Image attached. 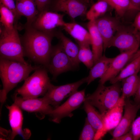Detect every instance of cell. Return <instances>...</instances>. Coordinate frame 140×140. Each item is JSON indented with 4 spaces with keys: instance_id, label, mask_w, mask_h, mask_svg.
<instances>
[{
    "instance_id": "cell-1",
    "label": "cell",
    "mask_w": 140,
    "mask_h": 140,
    "mask_svg": "<svg viewBox=\"0 0 140 140\" xmlns=\"http://www.w3.org/2000/svg\"><path fill=\"white\" fill-rule=\"evenodd\" d=\"M25 31L20 37L24 56L46 68L52 46L51 43L55 34L37 30L31 25L23 26Z\"/></svg>"
},
{
    "instance_id": "cell-2",
    "label": "cell",
    "mask_w": 140,
    "mask_h": 140,
    "mask_svg": "<svg viewBox=\"0 0 140 140\" xmlns=\"http://www.w3.org/2000/svg\"><path fill=\"white\" fill-rule=\"evenodd\" d=\"M41 65L32 66L0 57V77L3 89L0 91V102L3 103L8 93L19 82L25 80L30 73Z\"/></svg>"
},
{
    "instance_id": "cell-3",
    "label": "cell",
    "mask_w": 140,
    "mask_h": 140,
    "mask_svg": "<svg viewBox=\"0 0 140 140\" xmlns=\"http://www.w3.org/2000/svg\"><path fill=\"white\" fill-rule=\"evenodd\" d=\"M17 23L12 30H6L1 25L0 57L8 60L29 64L24 57L23 50L18 32Z\"/></svg>"
},
{
    "instance_id": "cell-4",
    "label": "cell",
    "mask_w": 140,
    "mask_h": 140,
    "mask_svg": "<svg viewBox=\"0 0 140 140\" xmlns=\"http://www.w3.org/2000/svg\"><path fill=\"white\" fill-rule=\"evenodd\" d=\"M48 70L41 66L25 80L22 86L15 93L25 99L38 98L45 95L51 83Z\"/></svg>"
},
{
    "instance_id": "cell-5",
    "label": "cell",
    "mask_w": 140,
    "mask_h": 140,
    "mask_svg": "<svg viewBox=\"0 0 140 140\" xmlns=\"http://www.w3.org/2000/svg\"><path fill=\"white\" fill-rule=\"evenodd\" d=\"M119 82L108 86L99 83L95 91L88 95L85 100L97 108L103 115L112 108L118 102L122 91Z\"/></svg>"
},
{
    "instance_id": "cell-6",
    "label": "cell",
    "mask_w": 140,
    "mask_h": 140,
    "mask_svg": "<svg viewBox=\"0 0 140 140\" xmlns=\"http://www.w3.org/2000/svg\"><path fill=\"white\" fill-rule=\"evenodd\" d=\"M140 45V33L133 27L122 24L109 43L107 48L111 46L118 48L121 53L138 50Z\"/></svg>"
},
{
    "instance_id": "cell-7",
    "label": "cell",
    "mask_w": 140,
    "mask_h": 140,
    "mask_svg": "<svg viewBox=\"0 0 140 140\" xmlns=\"http://www.w3.org/2000/svg\"><path fill=\"white\" fill-rule=\"evenodd\" d=\"M86 82V77L76 82L67 84L54 86L51 83L43 98L54 108L59 106L66 98L76 91L79 87Z\"/></svg>"
},
{
    "instance_id": "cell-8",
    "label": "cell",
    "mask_w": 140,
    "mask_h": 140,
    "mask_svg": "<svg viewBox=\"0 0 140 140\" xmlns=\"http://www.w3.org/2000/svg\"><path fill=\"white\" fill-rule=\"evenodd\" d=\"M64 17L63 14L58 12L49 10H44L39 12L31 26L40 31L55 35L58 31L56 30L57 28L63 27L65 23Z\"/></svg>"
},
{
    "instance_id": "cell-9",
    "label": "cell",
    "mask_w": 140,
    "mask_h": 140,
    "mask_svg": "<svg viewBox=\"0 0 140 140\" xmlns=\"http://www.w3.org/2000/svg\"><path fill=\"white\" fill-rule=\"evenodd\" d=\"M55 79L61 74L74 69L70 59L60 42L52 46L50 59L47 68Z\"/></svg>"
},
{
    "instance_id": "cell-10",
    "label": "cell",
    "mask_w": 140,
    "mask_h": 140,
    "mask_svg": "<svg viewBox=\"0 0 140 140\" xmlns=\"http://www.w3.org/2000/svg\"><path fill=\"white\" fill-rule=\"evenodd\" d=\"M85 97V89L75 91L63 104L54 108L51 111L48 115L51 117V121L59 123L63 118L72 117L73 115L72 112L84 102Z\"/></svg>"
},
{
    "instance_id": "cell-11",
    "label": "cell",
    "mask_w": 140,
    "mask_h": 140,
    "mask_svg": "<svg viewBox=\"0 0 140 140\" xmlns=\"http://www.w3.org/2000/svg\"><path fill=\"white\" fill-rule=\"evenodd\" d=\"M17 95V93H15L13 96L14 103L22 110L29 113H35L40 119L44 118L46 115H49L54 109L43 97L25 99Z\"/></svg>"
},
{
    "instance_id": "cell-12",
    "label": "cell",
    "mask_w": 140,
    "mask_h": 140,
    "mask_svg": "<svg viewBox=\"0 0 140 140\" xmlns=\"http://www.w3.org/2000/svg\"><path fill=\"white\" fill-rule=\"evenodd\" d=\"M88 4L84 0H54L49 10L63 12L74 19L86 15Z\"/></svg>"
},
{
    "instance_id": "cell-13",
    "label": "cell",
    "mask_w": 140,
    "mask_h": 140,
    "mask_svg": "<svg viewBox=\"0 0 140 140\" xmlns=\"http://www.w3.org/2000/svg\"><path fill=\"white\" fill-rule=\"evenodd\" d=\"M140 108L139 106L131 103L130 97L125 99L124 114L119 124L111 133L113 137L112 139L124 135L130 130L132 124Z\"/></svg>"
},
{
    "instance_id": "cell-14",
    "label": "cell",
    "mask_w": 140,
    "mask_h": 140,
    "mask_svg": "<svg viewBox=\"0 0 140 140\" xmlns=\"http://www.w3.org/2000/svg\"><path fill=\"white\" fill-rule=\"evenodd\" d=\"M9 111V119L11 131L9 139L13 140L18 135H20L24 139H28L31 132L28 129H23V116L22 109L14 103L11 106H6Z\"/></svg>"
},
{
    "instance_id": "cell-15",
    "label": "cell",
    "mask_w": 140,
    "mask_h": 140,
    "mask_svg": "<svg viewBox=\"0 0 140 140\" xmlns=\"http://www.w3.org/2000/svg\"><path fill=\"white\" fill-rule=\"evenodd\" d=\"M96 24L103 39V51L122 25L118 18L104 16L95 20Z\"/></svg>"
},
{
    "instance_id": "cell-16",
    "label": "cell",
    "mask_w": 140,
    "mask_h": 140,
    "mask_svg": "<svg viewBox=\"0 0 140 140\" xmlns=\"http://www.w3.org/2000/svg\"><path fill=\"white\" fill-rule=\"evenodd\" d=\"M138 50H134L121 53L113 58L106 73L101 78L99 83L104 84L107 81L115 77L130 61L134 54Z\"/></svg>"
},
{
    "instance_id": "cell-17",
    "label": "cell",
    "mask_w": 140,
    "mask_h": 140,
    "mask_svg": "<svg viewBox=\"0 0 140 140\" xmlns=\"http://www.w3.org/2000/svg\"><path fill=\"white\" fill-rule=\"evenodd\" d=\"M125 97L122 95L117 103L103 115L104 135L109 131L114 129L120 122L122 117Z\"/></svg>"
},
{
    "instance_id": "cell-18",
    "label": "cell",
    "mask_w": 140,
    "mask_h": 140,
    "mask_svg": "<svg viewBox=\"0 0 140 140\" xmlns=\"http://www.w3.org/2000/svg\"><path fill=\"white\" fill-rule=\"evenodd\" d=\"M83 103V108L87 115V119L96 132L94 140L101 139L104 136L103 116L88 101L85 100Z\"/></svg>"
},
{
    "instance_id": "cell-19",
    "label": "cell",
    "mask_w": 140,
    "mask_h": 140,
    "mask_svg": "<svg viewBox=\"0 0 140 140\" xmlns=\"http://www.w3.org/2000/svg\"><path fill=\"white\" fill-rule=\"evenodd\" d=\"M16 11L19 19L22 16H25L27 22L24 24L31 25L39 12L35 0H15Z\"/></svg>"
},
{
    "instance_id": "cell-20",
    "label": "cell",
    "mask_w": 140,
    "mask_h": 140,
    "mask_svg": "<svg viewBox=\"0 0 140 140\" xmlns=\"http://www.w3.org/2000/svg\"><path fill=\"white\" fill-rule=\"evenodd\" d=\"M87 27L91 36V45L94 64L102 55L103 51V42L96 27L95 20L89 21L87 24Z\"/></svg>"
},
{
    "instance_id": "cell-21",
    "label": "cell",
    "mask_w": 140,
    "mask_h": 140,
    "mask_svg": "<svg viewBox=\"0 0 140 140\" xmlns=\"http://www.w3.org/2000/svg\"><path fill=\"white\" fill-rule=\"evenodd\" d=\"M62 27L78 43L91 45V37L89 31L80 25L75 22H65Z\"/></svg>"
},
{
    "instance_id": "cell-22",
    "label": "cell",
    "mask_w": 140,
    "mask_h": 140,
    "mask_svg": "<svg viewBox=\"0 0 140 140\" xmlns=\"http://www.w3.org/2000/svg\"><path fill=\"white\" fill-rule=\"evenodd\" d=\"M55 37L59 39L65 52L71 60L74 68H78L80 62L78 58V45L74 43L60 31L57 32Z\"/></svg>"
},
{
    "instance_id": "cell-23",
    "label": "cell",
    "mask_w": 140,
    "mask_h": 140,
    "mask_svg": "<svg viewBox=\"0 0 140 140\" xmlns=\"http://www.w3.org/2000/svg\"><path fill=\"white\" fill-rule=\"evenodd\" d=\"M113 58L102 56L90 68L88 75L86 77V82L89 85L95 79L101 78L107 71Z\"/></svg>"
},
{
    "instance_id": "cell-24",
    "label": "cell",
    "mask_w": 140,
    "mask_h": 140,
    "mask_svg": "<svg viewBox=\"0 0 140 140\" xmlns=\"http://www.w3.org/2000/svg\"><path fill=\"white\" fill-rule=\"evenodd\" d=\"M114 78L109 81L113 84L135 74H138L140 70V55L129 62Z\"/></svg>"
},
{
    "instance_id": "cell-25",
    "label": "cell",
    "mask_w": 140,
    "mask_h": 140,
    "mask_svg": "<svg viewBox=\"0 0 140 140\" xmlns=\"http://www.w3.org/2000/svg\"><path fill=\"white\" fill-rule=\"evenodd\" d=\"M121 81L122 88V95L125 98L134 95L138 86L139 79L137 74H135L125 78Z\"/></svg>"
},
{
    "instance_id": "cell-26",
    "label": "cell",
    "mask_w": 140,
    "mask_h": 140,
    "mask_svg": "<svg viewBox=\"0 0 140 140\" xmlns=\"http://www.w3.org/2000/svg\"><path fill=\"white\" fill-rule=\"evenodd\" d=\"M109 6H110L106 2L97 0L87 11L86 15V18L89 21L96 20L106 13Z\"/></svg>"
},
{
    "instance_id": "cell-27",
    "label": "cell",
    "mask_w": 140,
    "mask_h": 140,
    "mask_svg": "<svg viewBox=\"0 0 140 140\" xmlns=\"http://www.w3.org/2000/svg\"><path fill=\"white\" fill-rule=\"evenodd\" d=\"M0 25L6 30L10 31L14 28L15 16L13 13L1 3H0Z\"/></svg>"
},
{
    "instance_id": "cell-28",
    "label": "cell",
    "mask_w": 140,
    "mask_h": 140,
    "mask_svg": "<svg viewBox=\"0 0 140 140\" xmlns=\"http://www.w3.org/2000/svg\"><path fill=\"white\" fill-rule=\"evenodd\" d=\"M79 47L78 58L80 62H82L88 68L90 69L94 65L93 55L90 45L78 43Z\"/></svg>"
},
{
    "instance_id": "cell-29",
    "label": "cell",
    "mask_w": 140,
    "mask_h": 140,
    "mask_svg": "<svg viewBox=\"0 0 140 140\" xmlns=\"http://www.w3.org/2000/svg\"><path fill=\"white\" fill-rule=\"evenodd\" d=\"M106 2L113 8L120 17L123 16L127 11L129 10L130 3L129 0H97Z\"/></svg>"
},
{
    "instance_id": "cell-30",
    "label": "cell",
    "mask_w": 140,
    "mask_h": 140,
    "mask_svg": "<svg viewBox=\"0 0 140 140\" xmlns=\"http://www.w3.org/2000/svg\"><path fill=\"white\" fill-rule=\"evenodd\" d=\"M96 132L90 124L87 118H86L84 125L79 138L80 140H94Z\"/></svg>"
},
{
    "instance_id": "cell-31",
    "label": "cell",
    "mask_w": 140,
    "mask_h": 140,
    "mask_svg": "<svg viewBox=\"0 0 140 140\" xmlns=\"http://www.w3.org/2000/svg\"><path fill=\"white\" fill-rule=\"evenodd\" d=\"M131 130L134 140H138L140 138V116L135 120L131 128Z\"/></svg>"
},
{
    "instance_id": "cell-32",
    "label": "cell",
    "mask_w": 140,
    "mask_h": 140,
    "mask_svg": "<svg viewBox=\"0 0 140 140\" xmlns=\"http://www.w3.org/2000/svg\"><path fill=\"white\" fill-rule=\"evenodd\" d=\"M0 3L3 5L11 10L14 14L15 18V23L18 22L19 18L18 16L16 4L13 0H0Z\"/></svg>"
},
{
    "instance_id": "cell-33",
    "label": "cell",
    "mask_w": 140,
    "mask_h": 140,
    "mask_svg": "<svg viewBox=\"0 0 140 140\" xmlns=\"http://www.w3.org/2000/svg\"><path fill=\"white\" fill-rule=\"evenodd\" d=\"M39 12L49 10L52 0H35Z\"/></svg>"
},
{
    "instance_id": "cell-34",
    "label": "cell",
    "mask_w": 140,
    "mask_h": 140,
    "mask_svg": "<svg viewBox=\"0 0 140 140\" xmlns=\"http://www.w3.org/2000/svg\"><path fill=\"white\" fill-rule=\"evenodd\" d=\"M112 140H132L133 136L131 130L118 137L111 139Z\"/></svg>"
},
{
    "instance_id": "cell-35",
    "label": "cell",
    "mask_w": 140,
    "mask_h": 140,
    "mask_svg": "<svg viewBox=\"0 0 140 140\" xmlns=\"http://www.w3.org/2000/svg\"><path fill=\"white\" fill-rule=\"evenodd\" d=\"M130 6L129 10H140V0H129Z\"/></svg>"
},
{
    "instance_id": "cell-36",
    "label": "cell",
    "mask_w": 140,
    "mask_h": 140,
    "mask_svg": "<svg viewBox=\"0 0 140 140\" xmlns=\"http://www.w3.org/2000/svg\"><path fill=\"white\" fill-rule=\"evenodd\" d=\"M138 75L139 79V83L137 89L134 95V101L135 104L140 107V73Z\"/></svg>"
},
{
    "instance_id": "cell-37",
    "label": "cell",
    "mask_w": 140,
    "mask_h": 140,
    "mask_svg": "<svg viewBox=\"0 0 140 140\" xmlns=\"http://www.w3.org/2000/svg\"><path fill=\"white\" fill-rule=\"evenodd\" d=\"M133 26L140 33V11L137 14L135 17Z\"/></svg>"
},
{
    "instance_id": "cell-38",
    "label": "cell",
    "mask_w": 140,
    "mask_h": 140,
    "mask_svg": "<svg viewBox=\"0 0 140 140\" xmlns=\"http://www.w3.org/2000/svg\"><path fill=\"white\" fill-rule=\"evenodd\" d=\"M140 55V50H138L137 52L134 54L131 59L129 62H130L132 60L134 59L138 56Z\"/></svg>"
},
{
    "instance_id": "cell-39",
    "label": "cell",
    "mask_w": 140,
    "mask_h": 140,
    "mask_svg": "<svg viewBox=\"0 0 140 140\" xmlns=\"http://www.w3.org/2000/svg\"><path fill=\"white\" fill-rule=\"evenodd\" d=\"M86 3L88 4L89 3V0H84Z\"/></svg>"
},
{
    "instance_id": "cell-40",
    "label": "cell",
    "mask_w": 140,
    "mask_h": 140,
    "mask_svg": "<svg viewBox=\"0 0 140 140\" xmlns=\"http://www.w3.org/2000/svg\"><path fill=\"white\" fill-rule=\"evenodd\" d=\"M139 139L140 140V138Z\"/></svg>"
}]
</instances>
